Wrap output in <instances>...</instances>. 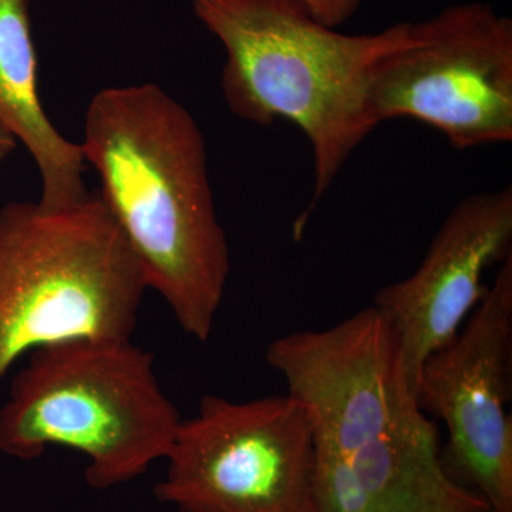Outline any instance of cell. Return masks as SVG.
Instances as JSON below:
<instances>
[{"mask_svg": "<svg viewBox=\"0 0 512 512\" xmlns=\"http://www.w3.org/2000/svg\"><path fill=\"white\" fill-rule=\"evenodd\" d=\"M80 146L147 288L187 335L207 342L225 295L229 248L197 121L157 84L107 87L90 101Z\"/></svg>", "mask_w": 512, "mask_h": 512, "instance_id": "cell-1", "label": "cell"}, {"mask_svg": "<svg viewBox=\"0 0 512 512\" xmlns=\"http://www.w3.org/2000/svg\"><path fill=\"white\" fill-rule=\"evenodd\" d=\"M194 12L227 50L221 89L239 119H284L308 138L313 200L335 183L375 127L366 114L370 72L416 39V23L343 35L318 22L301 0H192Z\"/></svg>", "mask_w": 512, "mask_h": 512, "instance_id": "cell-2", "label": "cell"}, {"mask_svg": "<svg viewBox=\"0 0 512 512\" xmlns=\"http://www.w3.org/2000/svg\"><path fill=\"white\" fill-rule=\"evenodd\" d=\"M0 407V451L36 460L49 447L87 458L86 481L109 490L167 458L181 414L158 383L154 355L131 340H73L37 349Z\"/></svg>", "mask_w": 512, "mask_h": 512, "instance_id": "cell-3", "label": "cell"}, {"mask_svg": "<svg viewBox=\"0 0 512 512\" xmlns=\"http://www.w3.org/2000/svg\"><path fill=\"white\" fill-rule=\"evenodd\" d=\"M147 282L100 192L76 207L0 208V377L73 340H131Z\"/></svg>", "mask_w": 512, "mask_h": 512, "instance_id": "cell-4", "label": "cell"}, {"mask_svg": "<svg viewBox=\"0 0 512 512\" xmlns=\"http://www.w3.org/2000/svg\"><path fill=\"white\" fill-rule=\"evenodd\" d=\"M167 460L154 493L177 512H313L315 421L288 394L202 397Z\"/></svg>", "mask_w": 512, "mask_h": 512, "instance_id": "cell-5", "label": "cell"}, {"mask_svg": "<svg viewBox=\"0 0 512 512\" xmlns=\"http://www.w3.org/2000/svg\"><path fill=\"white\" fill-rule=\"evenodd\" d=\"M366 114L375 128L419 120L457 150L510 143L512 20L474 2L416 23L413 43L373 66Z\"/></svg>", "mask_w": 512, "mask_h": 512, "instance_id": "cell-6", "label": "cell"}, {"mask_svg": "<svg viewBox=\"0 0 512 512\" xmlns=\"http://www.w3.org/2000/svg\"><path fill=\"white\" fill-rule=\"evenodd\" d=\"M512 255L451 342L419 373L421 412L443 421L441 463L493 512H512Z\"/></svg>", "mask_w": 512, "mask_h": 512, "instance_id": "cell-7", "label": "cell"}, {"mask_svg": "<svg viewBox=\"0 0 512 512\" xmlns=\"http://www.w3.org/2000/svg\"><path fill=\"white\" fill-rule=\"evenodd\" d=\"M265 357L311 413L316 439L345 456L420 412L403 383L392 326L375 305L332 328L282 336Z\"/></svg>", "mask_w": 512, "mask_h": 512, "instance_id": "cell-8", "label": "cell"}, {"mask_svg": "<svg viewBox=\"0 0 512 512\" xmlns=\"http://www.w3.org/2000/svg\"><path fill=\"white\" fill-rule=\"evenodd\" d=\"M511 255L512 188L476 192L450 212L416 272L376 293L372 305L392 326L416 402L424 360L453 340L487 292L485 272Z\"/></svg>", "mask_w": 512, "mask_h": 512, "instance_id": "cell-9", "label": "cell"}, {"mask_svg": "<svg viewBox=\"0 0 512 512\" xmlns=\"http://www.w3.org/2000/svg\"><path fill=\"white\" fill-rule=\"evenodd\" d=\"M0 124L35 160L40 205L62 210L89 197L82 146L56 130L40 103L29 0H0Z\"/></svg>", "mask_w": 512, "mask_h": 512, "instance_id": "cell-10", "label": "cell"}, {"mask_svg": "<svg viewBox=\"0 0 512 512\" xmlns=\"http://www.w3.org/2000/svg\"><path fill=\"white\" fill-rule=\"evenodd\" d=\"M349 460L379 512H493L483 495L448 476L436 424L421 410Z\"/></svg>", "mask_w": 512, "mask_h": 512, "instance_id": "cell-11", "label": "cell"}, {"mask_svg": "<svg viewBox=\"0 0 512 512\" xmlns=\"http://www.w3.org/2000/svg\"><path fill=\"white\" fill-rule=\"evenodd\" d=\"M313 512H379L360 484L349 457L316 439Z\"/></svg>", "mask_w": 512, "mask_h": 512, "instance_id": "cell-12", "label": "cell"}, {"mask_svg": "<svg viewBox=\"0 0 512 512\" xmlns=\"http://www.w3.org/2000/svg\"><path fill=\"white\" fill-rule=\"evenodd\" d=\"M301 2L318 22L328 28L336 29L355 15L362 0H301Z\"/></svg>", "mask_w": 512, "mask_h": 512, "instance_id": "cell-13", "label": "cell"}, {"mask_svg": "<svg viewBox=\"0 0 512 512\" xmlns=\"http://www.w3.org/2000/svg\"><path fill=\"white\" fill-rule=\"evenodd\" d=\"M18 147V140L0 124V163L6 160Z\"/></svg>", "mask_w": 512, "mask_h": 512, "instance_id": "cell-14", "label": "cell"}]
</instances>
